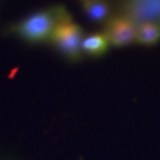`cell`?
Instances as JSON below:
<instances>
[{"instance_id":"obj_4","label":"cell","mask_w":160,"mask_h":160,"mask_svg":"<svg viewBox=\"0 0 160 160\" xmlns=\"http://www.w3.org/2000/svg\"><path fill=\"white\" fill-rule=\"evenodd\" d=\"M137 32L138 26L120 13L110 17L104 24L103 34L114 47H124L135 42Z\"/></svg>"},{"instance_id":"obj_2","label":"cell","mask_w":160,"mask_h":160,"mask_svg":"<svg viewBox=\"0 0 160 160\" xmlns=\"http://www.w3.org/2000/svg\"><path fill=\"white\" fill-rule=\"evenodd\" d=\"M82 28L70 18L69 13L57 24L50 42L70 61H79L82 57Z\"/></svg>"},{"instance_id":"obj_6","label":"cell","mask_w":160,"mask_h":160,"mask_svg":"<svg viewBox=\"0 0 160 160\" xmlns=\"http://www.w3.org/2000/svg\"><path fill=\"white\" fill-rule=\"evenodd\" d=\"M108 38L103 33H93L84 37L82 42V51L90 57H100L108 50Z\"/></svg>"},{"instance_id":"obj_7","label":"cell","mask_w":160,"mask_h":160,"mask_svg":"<svg viewBox=\"0 0 160 160\" xmlns=\"http://www.w3.org/2000/svg\"><path fill=\"white\" fill-rule=\"evenodd\" d=\"M160 40V25L158 23H147L138 27L137 39L139 45L153 46Z\"/></svg>"},{"instance_id":"obj_5","label":"cell","mask_w":160,"mask_h":160,"mask_svg":"<svg viewBox=\"0 0 160 160\" xmlns=\"http://www.w3.org/2000/svg\"><path fill=\"white\" fill-rule=\"evenodd\" d=\"M88 18L95 23H105L110 19L111 6L108 0H81Z\"/></svg>"},{"instance_id":"obj_8","label":"cell","mask_w":160,"mask_h":160,"mask_svg":"<svg viewBox=\"0 0 160 160\" xmlns=\"http://www.w3.org/2000/svg\"><path fill=\"white\" fill-rule=\"evenodd\" d=\"M159 25H160V23H159Z\"/></svg>"},{"instance_id":"obj_3","label":"cell","mask_w":160,"mask_h":160,"mask_svg":"<svg viewBox=\"0 0 160 160\" xmlns=\"http://www.w3.org/2000/svg\"><path fill=\"white\" fill-rule=\"evenodd\" d=\"M119 13L138 27L147 23H160V0H124Z\"/></svg>"},{"instance_id":"obj_1","label":"cell","mask_w":160,"mask_h":160,"mask_svg":"<svg viewBox=\"0 0 160 160\" xmlns=\"http://www.w3.org/2000/svg\"><path fill=\"white\" fill-rule=\"evenodd\" d=\"M63 6H54L27 17L16 27L18 34L30 42H50L57 24L67 15Z\"/></svg>"}]
</instances>
